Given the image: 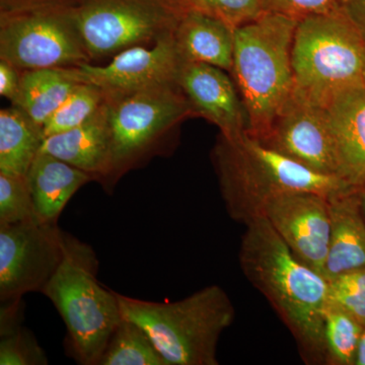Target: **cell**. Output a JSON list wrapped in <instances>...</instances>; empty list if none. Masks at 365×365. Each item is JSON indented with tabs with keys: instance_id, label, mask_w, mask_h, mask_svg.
<instances>
[{
	"instance_id": "6da1fadb",
	"label": "cell",
	"mask_w": 365,
	"mask_h": 365,
	"mask_svg": "<svg viewBox=\"0 0 365 365\" xmlns=\"http://www.w3.org/2000/svg\"><path fill=\"white\" fill-rule=\"evenodd\" d=\"M240 248L242 272L294 334L304 359L327 361L324 311L328 280L299 260L267 218L247 223Z\"/></svg>"
},
{
	"instance_id": "7a4b0ae2",
	"label": "cell",
	"mask_w": 365,
	"mask_h": 365,
	"mask_svg": "<svg viewBox=\"0 0 365 365\" xmlns=\"http://www.w3.org/2000/svg\"><path fill=\"white\" fill-rule=\"evenodd\" d=\"M212 160L228 215L244 225L264 216L268 204L283 194L331 197L353 190L339 178L314 172L268 148L248 132L235 138L220 135Z\"/></svg>"
},
{
	"instance_id": "3957f363",
	"label": "cell",
	"mask_w": 365,
	"mask_h": 365,
	"mask_svg": "<svg viewBox=\"0 0 365 365\" xmlns=\"http://www.w3.org/2000/svg\"><path fill=\"white\" fill-rule=\"evenodd\" d=\"M297 20L263 13L235 30V83L248 115V133L263 140L294 88L292 48Z\"/></svg>"
},
{
	"instance_id": "277c9868",
	"label": "cell",
	"mask_w": 365,
	"mask_h": 365,
	"mask_svg": "<svg viewBox=\"0 0 365 365\" xmlns=\"http://www.w3.org/2000/svg\"><path fill=\"white\" fill-rule=\"evenodd\" d=\"M117 297L122 316L145 331L168 365H218V341L235 317L222 287L210 285L174 302Z\"/></svg>"
},
{
	"instance_id": "5b68a950",
	"label": "cell",
	"mask_w": 365,
	"mask_h": 365,
	"mask_svg": "<svg viewBox=\"0 0 365 365\" xmlns=\"http://www.w3.org/2000/svg\"><path fill=\"white\" fill-rule=\"evenodd\" d=\"M98 268L90 245L63 232L61 261L42 290L66 324L74 359L85 365H98L123 318L117 292L98 282Z\"/></svg>"
},
{
	"instance_id": "8992f818",
	"label": "cell",
	"mask_w": 365,
	"mask_h": 365,
	"mask_svg": "<svg viewBox=\"0 0 365 365\" xmlns=\"http://www.w3.org/2000/svg\"><path fill=\"white\" fill-rule=\"evenodd\" d=\"M294 86L314 100L365 83V42L344 13L297 23L292 48Z\"/></svg>"
},
{
	"instance_id": "52a82bcc",
	"label": "cell",
	"mask_w": 365,
	"mask_h": 365,
	"mask_svg": "<svg viewBox=\"0 0 365 365\" xmlns=\"http://www.w3.org/2000/svg\"><path fill=\"white\" fill-rule=\"evenodd\" d=\"M105 98L109 109L110 155L101 182L111 191L125 173L193 111L179 85Z\"/></svg>"
},
{
	"instance_id": "ba28073f",
	"label": "cell",
	"mask_w": 365,
	"mask_h": 365,
	"mask_svg": "<svg viewBox=\"0 0 365 365\" xmlns=\"http://www.w3.org/2000/svg\"><path fill=\"white\" fill-rule=\"evenodd\" d=\"M66 11L93 60L172 35L187 9L181 0H83Z\"/></svg>"
},
{
	"instance_id": "9c48e42d",
	"label": "cell",
	"mask_w": 365,
	"mask_h": 365,
	"mask_svg": "<svg viewBox=\"0 0 365 365\" xmlns=\"http://www.w3.org/2000/svg\"><path fill=\"white\" fill-rule=\"evenodd\" d=\"M0 58L21 72L71 68L91 61L66 9L51 6L2 13Z\"/></svg>"
},
{
	"instance_id": "30bf717a",
	"label": "cell",
	"mask_w": 365,
	"mask_h": 365,
	"mask_svg": "<svg viewBox=\"0 0 365 365\" xmlns=\"http://www.w3.org/2000/svg\"><path fill=\"white\" fill-rule=\"evenodd\" d=\"M63 230L38 220L0 225V299L42 292L62 258Z\"/></svg>"
},
{
	"instance_id": "8fae6325",
	"label": "cell",
	"mask_w": 365,
	"mask_h": 365,
	"mask_svg": "<svg viewBox=\"0 0 365 365\" xmlns=\"http://www.w3.org/2000/svg\"><path fill=\"white\" fill-rule=\"evenodd\" d=\"M261 141L307 169L341 179L335 143L323 106L295 86Z\"/></svg>"
},
{
	"instance_id": "7c38bea8",
	"label": "cell",
	"mask_w": 365,
	"mask_h": 365,
	"mask_svg": "<svg viewBox=\"0 0 365 365\" xmlns=\"http://www.w3.org/2000/svg\"><path fill=\"white\" fill-rule=\"evenodd\" d=\"M182 63L184 60L172 34L160 38L150 48L134 46L119 52L107 66L83 63L66 68V71L78 83L98 86L104 91L105 97H111L179 85Z\"/></svg>"
},
{
	"instance_id": "4fadbf2b",
	"label": "cell",
	"mask_w": 365,
	"mask_h": 365,
	"mask_svg": "<svg viewBox=\"0 0 365 365\" xmlns=\"http://www.w3.org/2000/svg\"><path fill=\"white\" fill-rule=\"evenodd\" d=\"M264 217L300 261L323 275L331 232L328 196L283 194L268 204Z\"/></svg>"
},
{
	"instance_id": "5bb4252c",
	"label": "cell",
	"mask_w": 365,
	"mask_h": 365,
	"mask_svg": "<svg viewBox=\"0 0 365 365\" xmlns=\"http://www.w3.org/2000/svg\"><path fill=\"white\" fill-rule=\"evenodd\" d=\"M193 114L217 126L220 135L235 138L248 132V115L237 86L225 71L200 62L182 63L178 79Z\"/></svg>"
},
{
	"instance_id": "9a60e30c",
	"label": "cell",
	"mask_w": 365,
	"mask_h": 365,
	"mask_svg": "<svg viewBox=\"0 0 365 365\" xmlns=\"http://www.w3.org/2000/svg\"><path fill=\"white\" fill-rule=\"evenodd\" d=\"M335 143L340 178L350 188L365 185V83L319 101Z\"/></svg>"
},
{
	"instance_id": "2e32d148",
	"label": "cell",
	"mask_w": 365,
	"mask_h": 365,
	"mask_svg": "<svg viewBox=\"0 0 365 365\" xmlns=\"http://www.w3.org/2000/svg\"><path fill=\"white\" fill-rule=\"evenodd\" d=\"M331 232L323 276L365 268V216L357 189L329 197Z\"/></svg>"
},
{
	"instance_id": "e0dca14e",
	"label": "cell",
	"mask_w": 365,
	"mask_h": 365,
	"mask_svg": "<svg viewBox=\"0 0 365 365\" xmlns=\"http://www.w3.org/2000/svg\"><path fill=\"white\" fill-rule=\"evenodd\" d=\"M40 151L91 174L96 181L105 176L110 155L109 109L107 101L76 128L45 137Z\"/></svg>"
},
{
	"instance_id": "ac0fdd59",
	"label": "cell",
	"mask_w": 365,
	"mask_h": 365,
	"mask_svg": "<svg viewBox=\"0 0 365 365\" xmlns=\"http://www.w3.org/2000/svg\"><path fill=\"white\" fill-rule=\"evenodd\" d=\"M36 220L57 225L62 211L83 185L95 180L85 170L40 151L28 175Z\"/></svg>"
},
{
	"instance_id": "d6986e66",
	"label": "cell",
	"mask_w": 365,
	"mask_h": 365,
	"mask_svg": "<svg viewBox=\"0 0 365 365\" xmlns=\"http://www.w3.org/2000/svg\"><path fill=\"white\" fill-rule=\"evenodd\" d=\"M174 38L184 61L232 71L235 30L222 21L200 11H187L178 24Z\"/></svg>"
},
{
	"instance_id": "ffe728a7",
	"label": "cell",
	"mask_w": 365,
	"mask_h": 365,
	"mask_svg": "<svg viewBox=\"0 0 365 365\" xmlns=\"http://www.w3.org/2000/svg\"><path fill=\"white\" fill-rule=\"evenodd\" d=\"M78 85L66 68L21 71L20 90L13 106L20 108L34 123L43 128Z\"/></svg>"
},
{
	"instance_id": "44dd1931",
	"label": "cell",
	"mask_w": 365,
	"mask_h": 365,
	"mask_svg": "<svg viewBox=\"0 0 365 365\" xmlns=\"http://www.w3.org/2000/svg\"><path fill=\"white\" fill-rule=\"evenodd\" d=\"M42 128L20 108L0 111V173L26 176L40 153Z\"/></svg>"
},
{
	"instance_id": "7402d4cb",
	"label": "cell",
	"mask_w": 365,
	"mask_h": 365,
	"mask_svg": "<svg viewBox=\"0 0 365 365\" xmlns=\"http://www.w3.org/2000/svg\"><path fill=\"white\" fill-rule=\"evenodd\" d=\"M98 365H168L141 327L126 318L118 324Z\"/></svg>"
},
{
	"instance_id": "603a6c76",
	"label": "cell",
	"mask_w": 365,
	"mask_h": 365,
	"mask_svg": "<svg viewBox=\"0 0 365 365\" xmlns=\"http://www.w3.org/2000/svg\"><path fill=\"white\" fill-rule=\"evenodd\" d=\"M21 300L1 302L0 364L44 365L47 357L37 340L20 325Z\"/></svg>"
},
{
	"instance_id": "cb8c5ba5",
	"label": "cell",
	"mask_w": 365,
	"mask_h": 365,
	"mask_svg": "<svg viewBox=\"0 0 365 365\" xmlns=\"http://www.w3.org/2000/svg\"><path fill=\"white\" fill-rule=\"evenodd\" d=\"M364 328L354 317L328 299L324 311L327 362L355 365L357 348Z\"/></svg>"
},
{
	"instance_id": "d4e9b609",
	"label": "cell",
	"mask_w": 365,
	"mask_h": 365,
	"mask_svg": "<svg viewBox=\"0 0 365 365\" xmlns=\"http://www.w3.org/2000/svg\"><path fill=\"white\" fill-rule=\"evenodd\" d=\"M104 91L90 83H78L71 95L43 125V138L76 128L104 104Z\"/></svg>"
},
{
	"instance_id": "484cf974",
	"label": "cell",
	"mask_w": 365,
	"mask_h": 365,
	"mask_svg": "<svg viewBox=\"0 0 365 365\" xmlns=\"http://www.w3.org/2000/svg\"><path fill=\"white\" fill-rule=\"evenodd\" d=\"M36 220L26 176L0 173V225Z\"/></svg>"
},
{
	"instance_id": "4316f807",
	"label": "cell",
	"mask_w": 365,
	"mask_h": 365,
	"mask_svg": "<svg viewBox=\"0 0 365 365\" xmlns=\"http://www.w3.org/2000/svg\"><path fill=\"white\" fill-rule=\"evenodd\" d=\"M188 11H200L239 28L263 14L262 0H181Z\"/></svg>"
},
{
	"instance_id": "83f0119b",
	"label": "cell",
	"mask_w": 365,
	"mask_h": 365,
	"mask_svg": "<svg viewBox=\"0 0 365 365\" xmlns=\"http://www.w3.org/2000/svg\"><path fill=\"white\" fill-rule=\"evenodd\" d=\"M328 282V299L365 327V268L340 274Z\"/></svg>"
},
{
	"instance_id": "f1b7e54d",
	"label": "cell",
	"mask_w": 365,
	"mask_h": 365,
	"mask_svg": "<svg viewBox=\"0 0 365 365\" xmlns=\"http://www.w3.org/2000/svg\"><path fill=\"white\" fill-rule=\"evenodd\" d=\"M263 13L283 14L297 21L342 11L343 0H262Z\"/></svg>"
},
{
	"instance_id": "f546056e",
	"label": "cell",
	"mask_w": 365,
	"mask_h": 365,
	"mask_svg": "<svg viewBox=\"0 0 365 365\" xmlns=\"http://www.w3.org/2000/svg\"><path fill=\"white\" fill-rule=\"evenodd\" d=\"M20 83L21 71L6 60L0 58V95L14 103L18 97Z\"/></svg>"
},
{
	"instance_id": "4dcf8cb0",
	"label": "cell",
	"mask_w": 365,
	"mask_h": 365,
	"mask_svg": "<svg viewBox=\"0 0 365 365\" xmlns=\"http://www.w3.org/2000/svg\"><path fill=\"white\" fill-rule=\"evenodd\" d=\"M342 9L365 42V0H343Z\"/></svg>"
},
{
	"instance_id": "1f68e13d",
	"label": "cell",
	"mask_w": 365,
	"mask_h": 365,
	"mask_svg": "<svg viewBox=\"0 0 365 365\" xmlns=\"http://www.w3.org/2000/svg\"><path fill=\"white\" fill-rule=\"evenodd\" d=\"M355 365H365V328L360 338L359 348H357Z\"/></svg>"
},
{
	"instance_id": "d6a6232c",
	"label": "cell",
	"mask_w": 365,
	"mask_h": 365,
	"mask_svg": "<svg viewBox=\"0 0 365 365\" xmlns=\"http://www.w3.org/2000/svg\"><path fill=\"white\" fill-rule=\"evenodd\" d=\"M357 192H359L362 211H364V215L365 216V185L364 186L360 187V188L357 189Z\"/></svg>"
}]
</instances>
